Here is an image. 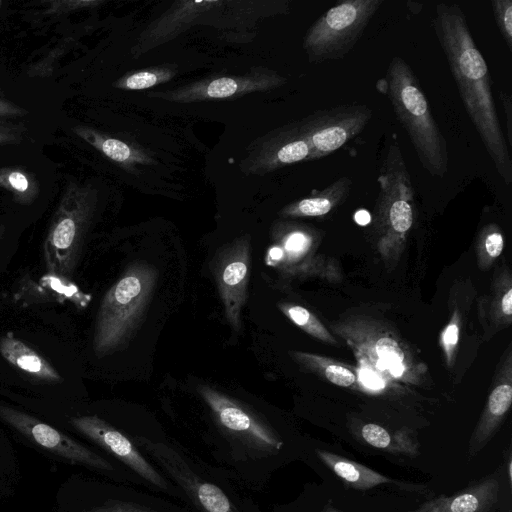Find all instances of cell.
Wrapping results in <instances>:
<instances>
[{
    "label": "cell",
    "instance_id": "cell-1",
    "mask_svg": "<svg viewBox=\"0 0 512 512\" xmlns=\"http://www.w3.org/2000/svg\"><path fill=\"white\" fill-rule=\"evenodd\" d=\"M432 27L448 61L463 105L497 172L512 183V160L493 98L487 63L458 4L436 5Z\"/></svg>",
    "mask_w": 512,
    "mask_h": 512
},
{
    "label": "cell",
    "instance_id": "cell-2",
    "mask_svg": "<svg viewBox=\"0 0 512 512\" xmlns=\"http://www.w3.org/2000/svg\"><path fill=\"white\" fill-rule=\"evenodd\" d=\"M386 80L394 113L422 167L431 176L444 177L449 169L447 142L417 77L404 59L395 56L388 66Z\"/></svg>",
    "mask_w": 512,
    "mask_h": 512
},
{
    "label": "cell",
    "instance_id": "cell-3",
    "mask_svg": "<svg viewBox=\"0 0 512 512\" xmlns=\"http://www.w3.org/2000/svg\"><path fill=\"white\" fill-rule=\"evenodd\" d=\"M156 280L153 267L138 264L107 291L93 334V350L98 357L118 350L129 340L149 303Z\"/></svg>",
    "mask_w": 512,
    "mask_h": 512
},
{
    "label": "cell",
    "instance_id": "cell-4",
    "mask_svg": "<svg viewBox=\"0 0 512 512\" xmlns=\"http://www.w3.org/2000/svg\"><path fill=\"white\" fill-rule=\"evenodd\" d=\"M383 0H344L307 30L303 49L312 63L345 57L362 36Z\"/></svg>",
    "mask_w": 512,
    "mask_h": 512
},
{
    "label": "cell",
    "instance_id": "cell-5",
    "mask_svg": "<svg viewBox=\"0 0 512 512\" xmlns=\"http://www.w3.org/2000/svg\"><path fill=\"white\" fill-rule=\"evenodd\" d=\"M286 82V78L273 70L253 68L243 75L205 78L171 91L151 92L148 96L177 103H192L228 99L252 92L268 91L280 87Z\"/></svg>",
    "mask_w": 512,
    "mask_h": 512
},
{
    "label": "cell",
    "instance_id": "cell-6",
    "mask_svg": "<svg viewBox=\"0 0 512 512\" xmlns=\"http://www.w3.org/2000/svg\"><path fill=\"white\" fill-rule=\"evenodd\" d=\"M141 447L175 480L202 512H238L226 494L215 484L201 478L173 448L143 437L135 438Z\"/></svg>",
    "mask_w": 512,
    "mask_h": 512
},
{
    "label": "cell",
    "instance_id": "cell-7",
    "mask_svg": "<svg viewBox=\"0 0 512 512\" xmlns=\"http://www.w3.org/2000/svg\"><path fill=\"white\" fill-rule=\"evenodd\" d=\"M250 265L247 236L224 246L214 258L213 273L226 318L235 331L241 329V311L246 301Z\"/></svg>",
    "mask_w": 512,
    "mask_h": 512
},
{
    "label": "cell",
    "instance_id": "cell-8",
    "mask_svg": "<svg viewBox=\"0 0 512 512\" xmlns=\"http://www.w3.org/2000/svg\"><path fill=\"white\" fill-rule=\"evenodd\" d=\"M199 393L218 423L230 434L260 452L281 450L283 441L279 436L241 404L208 386H201Z\"/></svg>",
    "mask_w": 512,
    "mask_h": 512
},
{
    "label": "cell",
    "instance_id": "cell-9",
    "mask_svg": "<svg viewBox=\"0 0 512 512\" xmlns=\"http://www.w3.org/2000/svg\"><path fill=\"white\" fill-rule=\"evenodd\" d=\"M310 134L303 120L278 128L260 140L244 160V170L265 174L286 165L311 160Z\"/></svg>",
    "mask_w": 512,
    "mask_h": 512
},
{
    "label": "cell",
    "instance_id": "cell-10",
    "mask_svg": "<svg viewBox=\"0 0 512 512\" xmlns=\"http://www.w3.org/2000/svg\"><path fill=\"white\" fill-rule=\"evenodd\" d=\"M0 419L37 445L71 462L100 470L113 469L107 460L95 452L27 413L0 405Z\"/></svg>",
    "mask_w": 512,
    "mask_h": 512
},
{
    "label": "cell",
    "instance_id": "cell-11",
    "mask_svg": "<svg viewBox=\"0 0 512 512\" xmlns=\"http://www.w3.org/2000/svg\"><path fill=\"white\" fill-rule=\"evenodd\" d=\"M71 425L103 449L107 450L142 478L160 489L167 488L165 479L142 456L131 440L97 416H79Z\"/></svg>",
    "mask_w": 512,
    "mask_h": 512
},
{
    "label": "cell",
    "instance_id": "cell-12",
    "mask_svg": "<svg viewBox=\"0 0 512 512\" xmlns=\"http://www.w3.org/2000/svg\"><path fill=\"white\" fill-rule=\"evenodd\" d=\"M497 477L485 478L452 496H440L407 512H491L499 499Z\"/></svg>",
    "mask_w": 512,
    "mask_h": 512
},
{
    "label": "cell",
    "instance_id": "cell-13",
    "mask_svg": "<svg viewBox=\"0 0 512 512\" xmlns=\"http://www.w3.org/2000/svg\"><path fill=\"white\" fill-rule=\"evenodd\" d=\"M2 357L29 377L49 383L61 381L59 372L40 354L18 338L6 335L0 339Z\"/></svg>",
    "mask_w": 512,
    "mask_h": 512
},
{
    "label": "cell",
    "instance_id": "cell-14",
    "mask_svg": "<svg viewBox=\"0 0 512 512\" xmlns=\"http://www.w3.org/2000/svg\"><path fill=\"white\" fill-rule=\"evenodd\" d=\"M352 181L342 176L321 191L290 203L281 214L293 217H317L328 214L348 196Z\"/></svg>",
    "mask_w": 512,
    "mask_h": 512
},
{
    "label": "cell",
    "instance_id": "cell-15",
    "mask_svg": "<svg viewBox=\"0 0 512 512\" xmlns=\"http://www.w3.org/2000/svg\"><path fill=\"white\" fill-rule=\"evenodd\" d=\"M316 454L338 477L355 489H371L381 484L394 482L367 466L340 455L319 449L316 450Z\"/></svg>",
    "mask_w": 512,
    "mask_h": 512
},
{
    "label": "cell",
    "instance_id": "cell-16",
    "mask_svg": "<svg viewBox=\"0 0 512 512\" xmlns=\"http://www.w3.org/2000/svg\"><path fill=\"white\" fill-rule=\"evenodd\" d=\"M512 402V387L509 384L497 386L490 394L485 418L476 429L469 444V455L474 456L492 436L496 425L508 411Z\"/></svg>",
    "mask_w": 512,
    "mask_h": 512
},
{
    "label": "cell",
    "instance_id": "cell-17",
    "mask_svg": "<svg viewBox=\"0 0 512 512\" xmlns=\"http://www.w3.org/2000/svg\"><path fill=\"white\" fill-rule=\"evenodd\" d=\"M97 147L111 160L127 167L135 165H147L152 163V158L140 149L115 138H100L96 142Z\"/></svg>",
    "mask_w": 512,
    "mask_h": 512
},
{
    "label": "cell",
    "instance_id": "cell-18",
    "mask_svg": "<svg viewBox=\"0 0 512 512\" xmlns=\"http://www.w3.org/2000/svg\"><path fill=\"white\" fill-rule=\"evenodd\" d=\"M177 70L168 66H157L126 74L115 86L123 90H144L170 81Z\"/></svg>",
    "mask_w": 512,
    "mask_h": 512
},
{
    "label": "cell",
    "instance_id": "cell-19",
    "mask_svg": "<svg viewBox=\"0 0 512 512\" xmlns=\"http://www.w3.org/2000/svg\"><path fill=\"white\" fill-rule=\"evenodd\" d=\"M492 11L498 27L508 48L512 49V0H492Z\"/></svg>",
    "mask_w": 512,
    "mask_h": 512
},
{
    "label": "cell",
    "instance_id": "cell-20",
    "mask_svg": "<svg viewBox=\"0 0 512 512\" xmlns=\"http://www.w3.org/2000/svg\"><path fill=\"white\" fill-rule=\"evenodd\" d=\"M362 439L370 446L381 450H398L389 432L380 425L368 423L361 428Z\"/></svg>",
    "mask_w": 512,
    "mask_h": 512
},
{
    "label": "cell",
    "instance_id": "cell-21",
    "mask_svg": "<svg viewBox=\"0 0 512 512\" xmlns=\"http://www.w3.org/2000/svg\"><path fill=\"white\" fill-rule=\"evenodd\" d=\"M282 310L296 325L310 331V333L315 332V320L307 309L301 306L284 305Z\"/></svg>",
    "mask_w": 512,
    "mask_h": 512
},
{
    "label": "cell",
    "instance_id": "cell-22",
    "mask_svg": "<svg viewBox=\"0 0 512 512\" xmlns=\"http://www.w3.org/2000/svg\"><path fill=\"white\" fill-rule=\"evenodd\" d=\"M378 366L382 369H389V367L396 363H401L402 354L398 348L389 341H383L378 345Z\"/></svg>",
    "mask_w": 512,
    "mask_h": 512
},
{
    "label": "cell",
    "instance_id": "cell-23",
    "mask_svg": "<svg viewBox=\"0 0 512 512\" xmlns=\"http://www.w3.org/2000/svg\"><path fill=\"white\" fill-rule=\"evenodd\" d=\"M327 379L333 384L347 387L355 382V375L349 369L340 365H329L325 369Z\"/></svg>",
    "mask_w": 512,
    "mask_h": 512
},
{
    "label": "cell",
    "instance_id": "cell-24",
    "mask_svg": "<svg viewBox=\"0 0 512 512\" xmlns=\"http://www.w3.org/2000/svg\"><path fill=\"white\" fill-rule=\"evenodd\" d=\"M85 512H157L144 506L123 501H109Z\"/></svg>",
    "mask_w": 512,
    "mask_h": 512
},
{
    "label": "cell",
    "instance_id": "cell-25",
    "mask_svg": "<svg viewBox=\"0 0 512 512\" xmlns=\"http://www.w3.org/2000/svg\"><path fill=\"white\" fill-rule=\"evenodd\" d=\"M499 99L503 105L506 116V137L508 144L512 146V103L511 96L508 92L501 90L499 92ZM507 144V145H508Z\"/></svg>",
    "mask_w": 512,
    "mask_h": 512
},
{
    "label": "cell",
    "instance_id": "cell-26",
    "mask_svg": "<svg viewBox=\"0 0 512 512\" xmlns=\"http://www.w3.org/2000/svg\"><path fill=\"white\" fill-rule=\"evenodd\" d=\"M503 237L497 231L490 232L485 238V248L491 257H498L503 249Z\"/></svg>",
    "mask_w": 512,
    "mask_h": 512
},
{
    "label": "cell",
    "instance_id": "cell-27",
    "mask_svg": "<svg viewBox=\"0 0 512 512\" xmlns=\"http://www.w3.org/2000/svg\"><path fill=\"white\" fill-rule=\"evenodd\" d=\"M308 246V238L301 232L290 234L285 241V248L290 253H299Z\"/></svg>",
    "mask_w": 512,
    "mask_h": 512
},
{
    "label": "cell",
    "instance_id": "cell-28",
    "mask_svg": "<svg viewBox=\"0 0 512 512\" xmlns=\"http://www.w3.org/2000/svg\"><path fill=\"white\" fill-rule=\"evenodd\" d=\"M360 379L362 383L368 388L379 390L384 387V382L382 379L372 371L362 370L360 372Z\"/></svg>",
    "mask_w": 512,
    "mask_h": 512
},
{
    "label": "cell",
    "instance_id": "cell-29",
    "mask_svg": "<svg viewBox=\"0 0 512 512\" xmlns=\"http://www.w3.org/2000/svg\"><path fill=\"white\" fill-rule=\"evenodd\" d=\"M8 180L12 187H14L18 191H25L28 187V181L26 177L19 173V172H13L9 175Z\"/></svg>",
    "mask_w": 512,
    "mask_h": 512
},
{
    "label": "cell",
    "instance_id": "cell-30",
    "mask_svg": "<svg viewBox=\"0 0 512 512\" xmlns=\"http://www.w3.org/2000/svg\"><path fill=\"white\" fill-rule=\"evenodd\" d=\"M446 346H454L458 341V327L455 324L448 326L443 334Z\"/></svg>",
    "mask_w": 512,
    "mask_h": 512
},
{
    "label": "cell",
    "instance_id": "cell-31",
    "mask_svg": "<svg viewBox=\"0 0 512 512\" xmlns=\"http://www.w3.org/2000/svg\"><path fill=\"white\" fill-rule=\"evenodd\" d=\"M502 311L507 316L512 314V290L509 289L502 298Z\"/></svg>",
    "mask_w": 512,
    "mask_h": 512
},
{
    "label": "cell",
    "instance_id": "cell-32",
    "mask_svg": "<svg viewBox=\"0 0 512 512\" xmlns=\"http://www.w3.org/2000/svg\"><path fill=\"white\" fill-rule=\"evenodd\" d=\"M355 220L360 225H366L370 222V215L368 212L362 210L355 214Z\"/></svg>",
    "mask_w": 512,
    "mask_h": 512
},
{
    "label": "cell",
    "instance_id": "cell-33",
    "mask_svg": "<svg viewBox=\"0 0 512 512\" xmlns=\"http://www.w3.org/2000/svg\"><path fill=\"white\" fill-rule=\"evenodd\" d=\"M389 370L394 376H400L403 373L404 367L401 363H396L391 365Z\"/></svg>",
    "mask_w": 512,
    "mask_h": 512
},
{
    "label": "cell",
    "instance_id": "cell-34",
    "mask_svg": "<svg viewBox=\"0 0 512 512\" xmlns=\"http://www.w3.org/2000/svg\"><path fill=\"white\" fill-rule=\"evenodd\" d=\"M327 512H340L339 510L333 508V507H328V511Z\"/></svg>",
    "mask_w": 512,
    "mask_h": 512
},
{
    "label": "cell",
    "instance_id": "cell-35",
    "mask_svg": "<svg viewBox=\"0 0 512 512\" xmlns=\"http://www.w3.org/2000/svg\"><path fill=\"white\" fill-rule=\"evenodd\" d=\"M3 108H4V107H3V105L0 103V111H1Z\"/></svg>",
    "mask_w": 512,
    "mask_h": 512
}]
</instances>
